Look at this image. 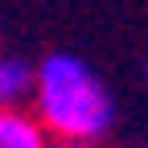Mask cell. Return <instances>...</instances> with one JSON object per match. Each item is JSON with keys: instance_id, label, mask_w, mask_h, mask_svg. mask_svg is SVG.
Masks as SVG:
<instances>
[{"instance_id": "6da1fadb", "label": "cell", "mask_w": 148, "mask_h": 148, "mask_svg": "<svg viewBox=\"0 0 148 148\" xmlns=\"http://www.w3.org/2000/svg\"><path fill=\"white\" fill-rule=\"evenodd\" d=\"M29 107L53 144H103L115 127L111 90L74 53H49L45 62H37V90Z\"/></svg>"}, {"instance_id": "7a4b0ae2", "label": "cell", "mask_w": 148, "mask_h": 148, "mask_svg": "<svg viewBox=\"0 0 148 148\" xmlns=\"http://www.w3.org/2000/svg\"><path fill=\"white\" fill-rule=\"evenodd\" d=\"M0 148H53V136L33 107H0Z\"/></svg>"}, {"instance_id": "3957f363", "label": "cell", "mask_w": 148, "mask_h": 148, "mask_svg": "<svg viewBox=\"0 0 148 148\" xmlns=\"http://www.w3.org/2000/svg\"><path fill=\"white\" fill-rule=\"evenodd\" d=\"M33 90H37V66L0 53V107H29Z\"/></svg>"}, {"instance_id": "277c9868", "label": "cell", "mask_w": 148, "mask_h": 148, "mask_svg": "<svg viewBox=\"0 0 148 148\" xmlns=\"http://www.w3.org/2000/svg\"><path fill=\"white\" fill-rule=\"evenodd\" d=\"M53 148H99V144H53Z\"/></svg>"}]
</instances>
